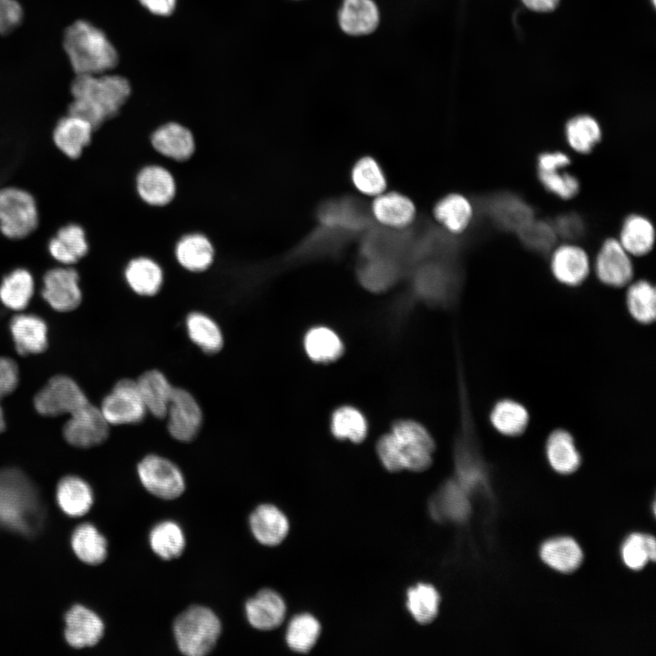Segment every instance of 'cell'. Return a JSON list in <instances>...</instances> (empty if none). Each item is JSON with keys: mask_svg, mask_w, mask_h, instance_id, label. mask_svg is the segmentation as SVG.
<instances>
[{"mask_svg": "<svg viewBox=\"0 0 656 656\" xmlns=\"http://www.w3.org/2000/svg\"><path fill=\"white\" fill-rule=\"evenodd\" d=\"M151 549L159 558L170 560L180 556L185 548V537L181 528L170 520L157 524L149 533Z\"/></svg>", "mask_w": 656, "mask_h": 656, "instance_id": "43", "label": "cell"}, {"mask_svg": "<svg viewBox=\"0 0 656 656\" xmlns=\"http://www.w3.org/2000/svg\"><path fill=\"white\" fill-rule=\"evenodd\" d=\"M651 2H652V4H653V5H655V0H651Z\"/></svg>", "mask_w": 656, "mask_h": 656, "instance_id": "58", "label": "cell"}, {"mask_svg": "<svg viewBox=\"0 0 656 656\" xmlns=\"http://www.w3.org/2000/svg\"><path fill=\"white\" fill-rule=\"evenodd\" d=\"M99 408L109 425L138 424L148 415L137 382L129 378L118 381Z\"/></svg>", "mask_w": 656, "mask_h": 656, "instance_id": "8", "label": "cell"}, {"mask_svg": "<svg viewBox=\"0 0 656 656\" xmlns=\"http://www.w3.org/2000/svg\"><path fill=\"white\" fill-rule=\"evenodd\" d=\"M626 292V306L634 321L650 324L656 319V289L647 280L631 282Z\"/></svg>", "mask_w": 656, "mask_h": 656, "instance_id": "39", "label": "cell"}, {"mask_svg": "<svg viewBox=\"0 0 656 656\" xmlns=\"http://www.w3.org/2000/svg\"><path fill=\"white\" fill-rule=\"evenodd\" d=\"M565 139L569 147L579 154H589L602 138L600 125L589 115H578L565 125Z\"/></svg>", "mask_w": 656, "mask_h": 656, "instance_id": "37", "label": "cell"}, {"mask_svg": "<svg viewBox=\"0 0 656 656\" xmlns=\"http://www.w3.org/2000/svg\"><path fill=\"white\" fill-rule=\"evenodd\" d=\"M318 219L322 226L349 233L364 230L371 224V218L364 205L352 198L322 204L318 210Z\"/></svg>", "mask_w": 656, "mask_h": 656, "instance_id": "17", "label": "cell"}, {"mask_svg": "<svg viewBox=\"0 0 656 656\" xmlns=\"http://www.w3.org/2000/svg\"><path fill=\"white\" fill-rule=\"evenodd\" d=\"M35 283L26 269H16L7 274L0 284V301L10 310L22 311L31 301Z\"/></svg>", "mask_w": 656, "mask_h": 656, "instance_id": "40", "label": "cell"}, {"mask_svg": "<svg viewBox=\"0 0 656 656\" xmlns=\"http://www.w3.org/2000/svg\"><path fill=\"white\" fill-rule=\"evenodd\" d=\"M379 18V10L374 0H343L338 12L341 29L354 36L374 32Z\"/></svg>", "mask_w": 656, "mask_h": 656, "instance_id": "24", "label": "cell"}, {"mask_svg": "<svg viewBox=\"0 0 656 656\" xmlns=\"http://www.w3.org/2000/svg\"><path fill=\"white\" fill-rule=\"evenodd\" d=\"M63 46L76 75L108 73L118 65V55L105 33L78 20L65 31Z\"/></svg>", "mask_w": 656, "mask_h": 656, "instance_id": "3", "label": "cell"}, {"mask_svg": "<svg viewBox=\"0 0 656 656\" xmlns=\"http://www.w3.org/2000/svg\"><path fill=\"white\" fill-rule=\"evenodd\" d=\"M593 270L601 283L612 288L627 286L634 275L631 256L614 237L601 243L595 256Z\"/></svg>", "mask_w": 656, "mask_h": 656, "instance_id": "11", "label": "cell"}, {"mask_svg": "<svg viewBox=\"0 0 656 656\" xmlns=\"http://www.w3.org/2000/svg\"><path fill=\"white\" fill-rule=\"evenodd\" d=\"M36 497L28 479L16 469L0 471V518L9 528L27 531L36 515Z\"/></svg>", "mask_w": 656, "mask_h": 656, "instance_id": "5", "label": "cell"}, {"mask_svg": "<svg viewBox=\"0 0 656 656\" xmlns=\"http://www.w3.org/2000/svg\"><path fill=\"white\" fill-rule=\"evenodd\" d=\"M68 114L79 117L97 130L116 118L131 95V85L122 76L103 73L76 75Z\"/></svg>", "mask_w": 656, "mask_h": 656, "instance_id": "1", "label": "cell"}, {"mask_svg": "<svg viewBox=\"0 0 656 656\" xmlns=\"http://www.w3.org/2000/svg\"><path fill=\"white\" fill-rule=\"evenodd\" d=\"M250 527L257 541L272 547L279 545L286 538L289 521L277 507L262 504L251 514Z\"/></svg>", "mask_w": 656, "mask_h": 656, "instance_id": "25", "label": "cell"}, {"mask_svg": "<svg viewBox=\"0 0 656 656\" xmlns=\"http://www.w3.org/2000/svg\"><path fill=\"white\" fill-rule=\"evenodd\" d=\"M19 382V370L10 357L0 356V399L15 391Z\"/></svg>", "mask_w": 656, "mask_h": 656, "instance_id": "53", "label": "cell"}, {"mask_svg": "<svg viewBox=\"0 0 656 656\" xmlns=\"http://www.w3.org/2000/svg\"><path fill=\"white\" fill-rule=\"evenodd\" d=\"M150 143L159 155L178 162L188 160L196 147L192 131L178 121L158 126L150 135Z\"/></svg>", "mask_w": 656, "mask_h": 656, "instance_id": "16", "label": "cell"}, {"mask_svg": "<svg viewBox=\"0 0 656 656\" xmlns=\"http://www.w3.org/2000/svg\"><path fill=\"white\" fill-rule=\"evenodd\" d=\"M5 428V413L3 410V407L0 404V433L3 432Z\"/></svg>", "mask_w": 656, "mask_h": 656, "instance_id": "57", "label": "cell"}, {"mask_svg": "<svg viewBox=\"0 0 656 656\" xmlns=\"http://www.w3.org/2000/svg\"><path fill=\"white\" fill-rule=\"evenodd\" d=\"M330 429L335 438L358 444L366 437L368 427L365 416L359 409L342 405L333 412Z\"/></svg>", "mask_w": 656, "mask_h": 656, "instance_id": "41", "label": "cell"}, {"mask_svg": "<svg viewBox=\"0 0 656 656\" xmlns=\"http://www.w3.org/2000/svg\"><path fill=\"white\" fill-rule=\"evenodd\" d=\"M374 217L383 225L394 229H404L415 219L414 203L397 192L377 196L372 204Z\"/></svg>", "mask_w": 656, "mask_h": 656, "instance_id": "29", "label": "cell"}, {"mask_svg": "<svg viewBox=\"0 0 656 656\" xmlns=\"http://www.w3.org/2000/svg\"><path fill=\"white\" fill-rule=\"evenodd\" d=\"M438 606L439 595L432 586L419 584L408 590L407 608L419 623L431 622L437 615Z\"/></svg>", "mask_w": 656, "mask_h": 656, "instance_id": "47", "label": "cell"}, {"mask_svg": "<svg viewBox=\"0 0 656 656\" xmlns=\"http://www.w3.org/2000/svg\"><path fill=\"white\" fill-rule=\"evenodd\" d=\"M94 128L87 120L73 115L62 118L53 131L56 146L70 159H77L91 143Z\"/></svg>", "mask_w": 656, "mask_h": 656, "instance_id": "26", "label": "cell"}, {"mask_svg": "<svg viewBox=\"0 0 656 656\" xmlns=\"http://www.w3.org/2000/svg\"><path fill=\"white\" fill-rule=\"evenodd\" d=\"M617 239L631 257L645 256L654 247V225L642 214H630L624 219Z\"/></svg>", "mask_w": 656, "mask_h": 656, "instance_id": "28", "label": "cell"}, {"mask_svg": "<svg viewBox=\"0 0 656 656\" xmlns=\"http://www.w3.org/2000/svg\"><path fill=\"white\" fill-rule=\"evenodd\" d=\"M304 351L316 364H331L343 354V343L340 336L326 326H314L309 329L303 338Z\"/></svg>", "mask_w": 656, "mask_h": 656, "instance_id": "32", "label": "cell"}, {"mask_svg": "<svg viewBox=\"0 0 656 656\" xmlns=\"http://www.w3.org/2000/svg\"><path fill=\"white\" fill-rule=\"evenodd\" d=\"M540 557L550 568L568 573L580 565L583 556L581 548L574 539L556 538L541 546Z\"/></svg>", "mask_w": 656, "mask_h": 656, "instance_id": "38", "label": "cell"}, {"mask_svg": "<svg viewBox=\"0 0 656 656\" xmlns=\"http://www.w3.org/2000/svg\"><path fill=\"white\" fill-rule=\"evenodd\" d=\"M66 625V640L70 646L77 649L96 645L104 632L101 619L81 605H76L67 611Z\"/></svg>", "mask_w": 656, "mask_h": 656, "instance_id": "20", "label": "cell"}, {"mask_svg": "<svg viewBox=\"0 0 656 656\" xmlns=\"http://www.w3.org/2000/svg\"><path fill=\"white\" fill-rule=\"evenodd\" d=\"M138 475L143 487L153 496L162 499H174L185 489L184 477L169 459L150 454L138 465Z\"/></svg>", "mask_w": 656, "mask_h": 656, "instance_id": "9", "label": "cell"}, {"mask_svg": "<svg viewBox=\"0 0 656 656\" xmlns=\"http://www.w3.org/2000/svg\"><path fill=\"white\" fill-rule=\"evenodd\" d=\"M221 624L209 608L192 606L180 613L174 621L173 632L177 646L187 656H203L215 647Z\"/></svg>", "mask_w": 656, "mask_h": 656, "instance_id": "4", "label": "cell"}, {"mask_svg": "<svg viewBox=\"0 0 656 656\" xmlns=\"http://www.w3.org/2000/svg\"><path fill=\"white\" fill-rule=\"evenodd\" d=\"M56 498L60 508L70 517L85 515L93 504L90 487L81 478L72 476L60 480Z\"/></svg>", "mask_w": 656, "mask_h": 656, "instance_id": "36", "label": "cell"}, {"mask_svg": "<svg viewBox=\"0 0 656 656\" xmlns=\"http://www.w3.org/2000/svg\"><path fill=\"white\" fill-rule=\"evenodd\" d=\"M546 455L550 466L559 474H570L580 466L581 457L573 436L567 430H553L546 442Z\"/></svg>", "mask_w": 656, "mask_h": 656, "instance_id": "30", "label": "cell"}, {"mask_svg": "<svg viewBox=\"0 0 656 656\" xmlns=\"http://www.w3.org/2000/svg\"><path fill=\"white\" fill-rule=\"evenodd\" d=\"M352 180L357 190L370 196L382 194L386 187L382 169L370 157H364L357 160L352 169Z\"/></svg>", "mask_w": 656, "mask_h": 656, "instance_id": "48", "label": "cell"}, {"mask_svg": "<svg viewBox=\"0 0 656 656\" xmlns=\"http://www.w3.org/2000/svg\"><path fill=\"white\" fill-rule=\"evenodd\" d=\"M89 402L81 387L71 377L57 374L36 394L34 407L44 416L71 415Z\"/></svg>", "mask_w": 656, "mask_h": 656, "instance_id": "7", "label": "cell"}, {"mask_svg": "<svg viewBox=\"0 0 656 656\" xmlns=\"http://www.w3.org/2000/svg\"><path fill=\"white\" fill-rule=\"evenodd\" d=\"M249 623L260 630H272L283 621L286 606L282 598L272 589H261L245 604Z\"/></svg>", "mask_w": 656, "mask_h": 656, "instance_id": "22", "label": "cell"}, {"mask_svg": "<svg viewBox=\"0 0 656 656\" xmlns=\"http://www.w3.org/2000/svg\"><path fill=\"white\" fill-rule=\"evenodd\" d=\"M165 418L171 437L179 442H190L201 428L203 414L190 392L174 386Z\"/></svg>", "mask_w": 656, "mask_h": 656, "instance_id": "10", "label": "cell"}, {"mask_svg": "<svg viewBox=\"0 0 656 656\" xmlns=\"http://www.w3.org/2000/svg\"><path fill=\"white\" fill-rule=\"evenodd\" d=\"M71 543L75 554L85 563L97 565L107 557L106 538L89 523L76 528Z\"/></svg>", "mask_w": 656, "mask_h": 656, "instance_id": "42", "label": "cell"}, {"mask_svg": "<svg viewBox=\"0 0 656 656\" xmlns=\"http://www.w3.org/2000/svg\"><path fill=\"white\" fill-rule=\"evenodd\" d=\"M553 227L557 235L569 239L570 241L581 236L584 231L582 219L573 213L559 216L555 224H553Z\"/></svg>", "mask_w": 656, "mask_h": 656, "instance_id": "54", "label": "cell"}, {"mask_svg": "<svg viewBox=\"0 0 656 656\" xmlns=\"http://www.w3.org/2000/svg\"><path fill=\"white\" fill-rule=\"evenodd\" d=\"M135 187L139 199L153 207L168 205L174 199L177 190L173 174L159 164L142 167L136 175Z\"/></svg>", "mask_w": 656, "mask_h": 656, "instance_id": "15", "label": "cell"}, {"mask_svg": "<svg viewBox=\"0 0 656 656\" xmlns=\"http://www.w3.org/2000/svg\"><path fill=\"white\" fill-rule=\"evenodd\" d=\"M23 18V9L16 0H0V35L16 28Z\"/></svg>", "mask_w": 656, "mask_h": 656, "instance_id": "52", "label": "cell"}, {"mask_svg": "<svg viewBox=\"0 0 656 656\" xmlns=\"http://www.w3.org/2000/svg\"><path fill=\"white\" fill-rule=\"evenodd\" d=\"M108 433L109 425L100 408L90 402L69 415L63 426L66 441L81 448L101 444L108 438Z\"/></svg>", "mask_w": 656, "mask_h": 656, "instance_id": "12", "label": "cell"}, {"mask_svg": "<svg viewBox=\"0 0 656 656\" xmlns=\"http://www.w3.org/2000/svg\"><path fill=\"white\" fill-rule=\"evenodd\" d=\"M357 279L366 291L381 293L405 279V272L403 266L395 260L363 259L357 268Z\"/></svg>", "mask_w": 656, "mask_h": 656, "instance_id": "23", "label": "cell"}, {"mask_svg": "<svg viewBox=\"0 0 656 656\" xmlns=\"http://www.w3.org/2000/svg\"><path fill=\"white\" fill-rule=\"evenodd\" d=\"M466 490L456 481L448 483L444 492L443 502L446 511L456 519L463 518L466 516L469 507L466 496Z\"/></svg>", "mask_w": 656, "mask_h": 656, "instance_id": "51", "label": "cell"}, {"mask_svg": "<svg viewBox=\"0 0 656 656\" xmlns=\"http://www.w3.org/2000/svg\"><path fill=\"white\" fill-rule=\"evenodd\" d=\"M621 556L624 563L632 569H641L656 556V542L651 536L633 533L625 540Z\"/></svg>", "mask_w": 656, "mask_h": 656, "instance_id": "49", "label": "cell"}, {"mask_svg": "<svg viewBox=\"0 0 656 656\" xmlns=\"http://www.w3.org/2000/svg\"><path fill=\"white\" fill-rule=\"evenodd\" d=\"M518 234L526 247L538 252L550 251L558 236L553 224L535 219L523 226Z\"/></svg>", "mask_w": 656, "mask_h": 656, "instance_id": "50", "label": "cell"}, {"mask_svg": "<svg viewBox=\"0 0 656 656\" xmlns=\"http://www.w3.org/2000/svg\"><path fill=\"white\" fill-rule=\"evenodd\" d=\"M138 388L148 414L165 418L174 386L158 369L145 371L136 379Z\"/></svg>", "mask_w": 656, "mask_h": 656, "instance_id": "27", "label": "cell"}, {"mask_svg": "<svg viewBox=\"0 0 656 656\" xmlns=\"http://www.w3.org/2000/svg\"><path fill=\"white\" fill-rule=\"evenodd\" d=\"M566 169L559 166L537 168V175L546 190L561 200H569L578 195L580 183L578 178Z\"/></svg>", "mask_w": 656, "mask_h": 656, "instance_id": "45", "label": "cell"}, {"mask_svg": "<svg viewBox=\"0 0 656 656\" xmlns=\"http://www.w3.org/2000/svg\"><path fill=\"white\" fill-rule=\"evenodd\" d=\"M434 215L449 233L459 234L471 223L474 208L466 197L451 193L438 200L434 208Z\"/></svg>", "mask_w": 656, "mask_h": 656, "instance_id": "31", "label": "cell"}, {"mask_svg": "<svg viewBox=\"0 0 656 656\" xmlns=\"http://www.w3.org/2000/svg\"><path fill=\"white\" fill-rule=\"evenodd\" d=\"M491 213L497 224L518 231L533 218L531 208L515 196H501L492 202Z\"/></svg>", "mask_w": 656, "mask_h": 656, "instance_id": "44", "label": "cell"}, {"mask_svg": "<svg viewBox=\"0 0 656 656\" xmlns=\"http://www.w3.org/2000/svg\"><path fill=\"white\" fill-rule=\"evenodd\" d=\"M123 277L129 290L139 297H154L163 288V268L149 256L131 258L123 269Z\"/></svg>", "mask_w": 656, "mask_h": 656, "instance_id": "18", "label": "cell"}, {"mask_svg": "<svg viewBox=\"0 0 656 656\" xmlns=\"http://www.w3.org/2000/svg\"><path fill=\"white\" fill-rule=\"evenodd\" d=\"M186 330L190 341L206 354H216L223 346V334L219 324L208 314L191 312L186 318Z\"/></svg>", "mask_w": 656, "mask_h": 656, "instance_id": "35", "label": "cell"}, {"mask_svg": "<svg viewBox=\"0 0 656 656\" xmlns=\"http://www.w3.org/2000/svg\"><path fill=\"white\" fill-rule=\"evenodd\" d=\"M550 272L557 282L569 286L581 285L589 277L591 262L586 250L573 241L564 242L550 251Z\"/></svg>", "mask_w": 656, "mask_h": 656, "instance_id": "13", "label": "cell"}, {"mask_svg": "<svg viewBox=\"0 0 656 656\" xmlns=\"http://www.w3.org/2000/svg\"><path fill=\"white\" fill-rule=\"evenodd\" d=\"M435 450L436 443L430 432L410 418L394 421L389 432L381 436L376 443L378 457L391 472L425 471L432 464Z\"/></svg>", "mask_w": 656, "mask_h": 656, "instance_id": "2", "label": "cell"}, {"mask_svg": "<svg viewBox=\"0 0 656 656\" xmlns=\"http://www.w3.org/2000/svg\"><path fill=\"white\" fill-rule=\"evenodd\" d=\"M321 631L318 620L309 614L295 616L286 630V642L294 651L308 652L316 643Z\"/></svg>", "mask_w": 656, "mask_h": 656, "instance_id": "46", "label": "cell"}, {"mask_svg": "<svg viewBox=\"0 0 656 656\" xmlns=\"http://www.w3.org/2000/svg\"><path fill=\"white\" fill-rule=\"evenodd\" d=\"M149 13L159 16H168L175 10L177 0H138Z\"/></svg>", "mask_w": 656, "mask_h": 656, "instance_id": "55", "label": "cell"}, {"mask_svg": "<svg viewBox=\"0 0 656 656\" xmlns=\"http://www.w3.org/2000/svg\"><path fill=\"white\" fill-rule=\"evenodd\" d=\"M42 297L56 312L67 313L78 307L82 300L79 275L73 268H55L43 278Z\"/></svg>", "mask_w": 656, "mask_h": 656, "instance_id": "14", "label": "cell"}, {"mask_svg": "<svg viewBox=\"0 0 656 656\" xmlns=\"http://www.w3.org/2000/svg\"><path fill=\"white\" fill-rule=\"evenodd\" d=\"M38 224L34 197L17 188L0 190V231L10 239H22L32 233Z\"/></svg>", "mask_w": 656, "mask_h": 656, "instance_id": "6", "label": "cell"}, {"mask_svg": "<svg viewBox=\"0 0 656 656\" xmlns=\"http://www.w3.org/2000/svg\"><path fill=\"white\" fill-rule=\"evenodd\" d=\"M10 333L21 355L41 354L47 347V326L37 315L20 313L14 316L10 322Z\"/></svg>", "mask_w": 656, "mask_h": 656, "instance_id": "21", "label": "cell"}, {"mask_svg": "<svg viewBox=\"0 0 656 656\" xmlns=\"http://www.w3.org/2000/svg\"><path fill=\"white\" fill-rule=\"evenodd\" d=\"M521 2L532 11L547 13L556 9L559 0H521Z\"/></svg>", "mask_w": 656, "mask_h": 656, "instance_id": "56", "label": "cell"}, {"mask_svg": "<svg viewBox=\"0 0 656 656\" xmlns=\"http://www.w3.org/2000/svg\"><path fill=\"white\" fill-rule=\"evenodd\" d=\"M174 256L178 264L187 272L200 273L212 265L214 246L202 232L192 231L182 235L175 244Z\"/></svg>", "mask_w": 656, "mask_h": 656, "instance_id": "19", "label": "cell"}, {"mask_svg": "<svg viewBox=\"0 0 656 656\" xmlns=\"http://www.w3.org/2000/svg\"><path fill=\"white\" fill-rule=\"evenodd\" d=\"M51 256L59 262L71 264L85 257L88 243L83 228L77 224L62 227L48 244Z\"/></svg>", "mask_w": 656, "mask_h": 656, "instance_id": "34", "label": "cell"}, {"mask_svg": "<svg viewBox=\"0 0 656 656\" xmlns=\"http://www.w3.org/2000/svg\"><path fill=\"white\" fill-rule=\"evenodd\" d=\"M489 420L498 433L503 436L516 437L522 435L529 424V413L519 402L503 398L493 405Z\"/></svg>", "mask_w": 656, "mask_h": 656, "instance_id": "33", "label": "cell"}]
</instances>
